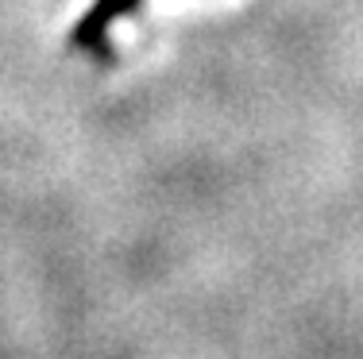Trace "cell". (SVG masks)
Returning a JSON list of instances; mask_svg holds the SVG:
<instances>
[{
	"instance_id": "cell-1",
	"label": "cell",
	"mask_w": 363,
	"mask_h": 359,
	"mask_svg": "<svg viewBox=\"0 0 363 359\" xmlns=\"http://www.w3.org/2000/svg\"><path fill=\"white\" fill-rule=\"evenodd\" d=\"M140 8V0H93L89 12L74 23L70 42L77 50H89V55H108V31L116 20L132 16Z\"/></svg>"
}]
</instances>
